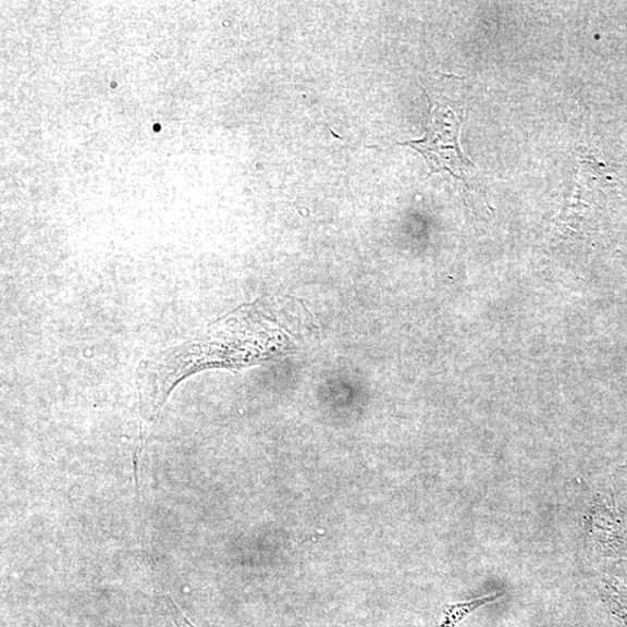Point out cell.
<instances>
[{"instance_id": "6da1fadb", "label": "cell", "mask_w": 627, "mask_h": 627, "mask_svg": "<svg viewBox=\"0 0 627 627\" xmlns=\"http://www.w3.org/2000/svg\"><path fill=\"white\" fill-rule=\"evenodd\" d=\"M293 342L258 303L244 305L201 334L151 353L139 365V411L156 420L174 389L188 376L208 369L241 370L286 354Z\"/></svg>"}, {"instance_id": "3957f363", "label": "cell", "mask_w": 627, "mask_h": 627, "mask_svg": "<svg viewBox=\"0 0 627 627\" xmlns=\"http://www.w3.org/2000/svg\"><path fill=\"white\" fill-rule=\"evenodd\" d=\"M497 597L483 598L477 601H470L464 604H456L446 607L444 622L445 627H453L465 619L470 613L483 604L496 600Z\"/></svg>"}, {"instance_id": "5b68a950", "label": "cell", "mask_w": 627, "mask_h": 627, "mask_svg": "<svg viewBox=\"0 0 627 627\" xmlns=\"http://www.w3.org/2000/svg\"><path fill=\"white\" fill-rule=\"evenodd\" d=\"M438 627H445V626L442 624L441 626H438Z\"/></svg>"}, {"instance_id": "277c9868", "label": "cell", "mask_w": 627, "mask_h": 627, "mask_svg": "<svg viewBox=\"0 0 627 627\" xmlns=\"http://www.w3.org/2000/svg\"><path fill=\"white\" fill-rule=\"evenodd\" d=\"M163 603L167 610L168 615L173 620L174 625L177 627H196L192 624L181 612L176 603L169 597H164Z\"/></svg>"}, {"instance_id": "7a4b0ae2", "label": "cell", "mask_w": 627, "mask_h": 627, "mask_svg": "<svg viewBox=\"0 0 627 627\" xmlns=\"http://www.w3.org/2000/svg\"><path fill=\"white\" fill-rule=\"evenodd\" d=\"M460 116L442 104L435 103L434 107L431 104V116L426 136L403 145L420 152L431 173L446 171L453 177L464 180L465 173L475 168V164L467 159L460 148Z\"/></svg>"}]
</instances>
